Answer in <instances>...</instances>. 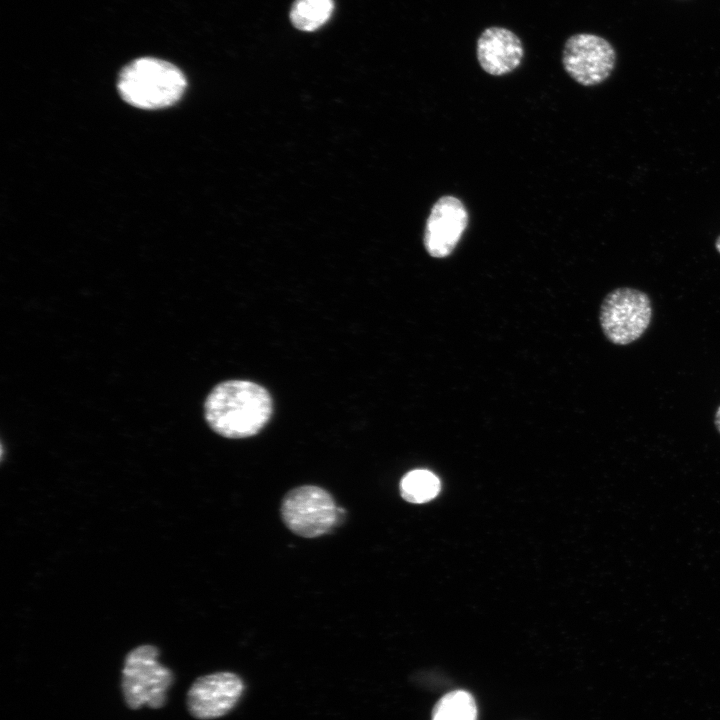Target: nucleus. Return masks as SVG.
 <instances>
[{
  "label": "nucleus",
  "mask_w": 720,
  "mask_h": 720,
  "mask_svg": "<svg viewBox=\"0 0 720 720\" xmlns=\"http://www.w3.org/2000/svg\"><path fill=\"white\" fill-rule=\"evenodd\" d=\"M117 88L122 99L132 106L160 109L175 104L182 97L186 79L173 64L143 57L122 69Z\"/></svg>",
  "instance_id": "f03ea898"
},
{
  "label": "nucleus",
  "mask_w": 720,
  "mask_h": 720,
  "mask_svg": "<svg viewBox=\"0 0 720 720\" xmlns=\"http://www.w3.org/2000/svg\"><path fill=\"white\" fill-rule=\"evenodd\" d=\"M468 225V212L458 198L446 195L432 206L424 230V247L430 256H449Z\"/></svg>",
  "instance_id": "6e6552de"
},
{
  "label": "nucleus",
  "mask_w": 720,
  "mask_h": 720,
  "mask_svg": "<svg viewBox=\"0 0 720 720\" xmlns=\"http://www.w3.org/2000/svg\"><path fill=\"white\" fill-rule=\"evenodd\" d=\"M477 59L490 75L501 76L515 70L521 63L524 48L519 37L503 27L485 29L477 41Z\"/></svg>",
  "instance_id": "1a4fd4ad"
},
{
  "label": "nucleus",
  "mask_w": 720,
  "mask_h": 720,
  "mask_svg": "<svg viewBox=\"0 0 720 720\" xmlns=\"http://www.w3.org/2000/svg\"><path fill=\"white\" fill-rule=\"evenodd\" d=\"M715 247H716L717 251L720 253V236L717 238V240L715 242Z\"/></svg>",
  "instance_id": "4468645a"
},
{
  "label": "nucleus",
  "mask_w": 720,
  "mask_h": 720,
  "mask_svg": "<svg viewBox=\"0 0 720 720\" xmlns=\"http://www.w3.org/2000/svg\"><path fill=\"white\" fill-rule=\"evenodd\" d=\"M615 62L613 46L600 36L579 33L565 42L563 67L573 80L583 86L604 82L614 70Z\"/></svg>",
  "instance_id": "423d86ee"
},
{
  "label": "nucleus",
  "mask_w": 720,
  "mask_h": 720,
  "mask_svg": "<svg viewBox=\"0 0 720 720\" xmlns=\"http://www.w3.org/2000/svg\"><path fill=\"white\" fill-rule=\"evenodd\" d=\"M280 511L287 528L304 538L329 533L343 512L328 491L314 485L290 490L282 500Z\"/></svg>",
  "instance_id": "20e7f679"
},
{
  "label": "nucleus",
  "mask_w": 720,
  "mask_h": 720,
  "mask_svg": "<svg viewBox=\"0 0 720 720\" xmlns=\"http://www.w3.org/2000/svg\"><path fill=\"white\" fill-rule=\"evenodd\" d=\"M272 413V400L265 388L245 380H229L215 386L204 403L209 427L226 438L257 434Z\"/></svg>",
  "instance_id": "f257e3e1"
},
{
  "label": "nucleus",
  "mask_w": 720,
  "mask_h": 720,
  "mask_svg": "<svg viewBox=\"0 0 720 720\" xmlns=\"http://www.w3.org/2000/svg\"><path fill=\"white\" fill-rule=\"evenodd\" d=\"M245 689L241 677L229 671L198 677L186 695L191 716L211 720L228 714L238 703Z\"/></svg>",
  "instance_id": "0eeeda50"
},
{
  "label": "nucleus",
  "mask_w": 720,
  "mask_h": 720,
  "mask_svg": "<svg viewBox=\"0 0 720 720\" xmlns=\"http://www.w3.org/2000/svg\"><path fill=\"white\" fill-rule=\"evenodd\" d=\"M173 682L174 674L159 662L156 646L140 645L126 655L121 672V690L128 708H162Z\"/></svg>",
  "instance_id": "7ed1b4c3"
},
{
  "label": "nucleus",
  "mask_w": 720,
  "mask_h": 720,
  "mask_svg": "<svg viewBox=\"0 0 720 720\" xmlns=\"http://www.w3.org/2000/svg\"><path fill=\"white\" fill-rule=\"evenodd\" d=\"M714 423L717 430L720 432V406L717 408V411L715 413Z\"/></svg>",
  "instance_id": "ddd939ff"
},
{
  "label": "nucleus",
  "mask_w": 720,
  "mask_h": 720,
  "mask_svg": "<svg viewBox=\"0 0 720 720\" xmlns=\"http://www.w3.org/2000/svg\"><path fill=\"white\" fill-rule=\"evenodd\" d=\"M652 318V305L646 293L630 287L609 292L600 307L599 321L606 338L616 345L639 339Z\"/></svg>",
  "instance_id": "39448f33"
},
{
  "label": "nucleus",
  "mask_w": 720,
  "mask_h": 720,
  "mask_svg": "<svg viewBox=\"0 0 720 720\" xmlns=\"http://www.w3.org/2000/svg\"><path fill=\"white\" fill-rule=\"evenodd\" d=\"M333 10V0H295L289 16L295 28L311 32L323 26Z\"/></svg>",
  "instance_id": "9d476101"
},
{
  "label": "nucleus",
  "mask_w": 720,
  "mask_h": 720,
  "mask_svg": "<svg viewBox=\"0 0 720 720\" xmlns=\"http://www.w3.org/2000/svg\"><path fill=\"white\" fill-rule=\"evenodd\" d=\"M440 487V480L433 472L416 469L403 476L400 493L407 502L421 504L434 499L440 492Z\"/></svg>",
  "instance_id": "9b49d317"
},
{
  "label": "nucleus",
  "mask_w": 720,
  "mask_h": 720,
  "mask_svg": "<svg viewBox=\"0 0 720 720\" xmlns=\"http://www.w3.org/2000/svg\"><path fill=\"white\" fill-rule=\"evenodd\" d=\"M432 720H477L474 697L465 690L446 693L435 704Z\"/></svg>",
  "instance_id": "f8f14e48"
}]
</instances>
